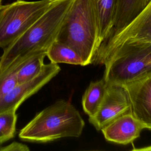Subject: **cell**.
I'll list each match as a JSON object with an SVG mask.
<instances>
[{"label": "cell", "mask_w": 151, "mask_h": 151, "mask_svg": "<svg viewBox=\"0 0 151 151\" xmlns=\"http://www.w3.org/2000/svg\"><path fill=\"white\" fill-rule=\"evenodd\" d=\"M16 110H10L0 113V144L13 138L16 130Z\"/></svg>", "instance_id": "16"}, {"label": "cell", "mask_w": 151, "mask_h": 151, "mask_svg": "<svg viewBox=\"0 0 151 151\" xmlns=\"http://www.w3.org/2000/svg\"><path fill=\"white\" fill-rule=\"evenodd\" d=\"M54 0H17L0 6V48L7 47L21 36Z\"/></svg>", "instance_id": "5"}, {"label": "cell", "mask_w": 151, "mask_h": 151, "mask_svg": "<svg viewBox=\"0 0 151 151\" xmlns=\"http://www.w3.org/2000/svg\"><path fill=\"white\" fill-rule=\"evenodd\" d=\"M93 1L98 25V44L100 48L108 38L112 29L116 0Z\"/></svg>", "instance_id": "12"}, {"label": "cell", "mask_w": 151, "mask_h": 151, "mask_svg": "<svg viewBox=\"0 0 151 151\" xmlns=\"http://www.w3.org/2000/svg\"><path fill=\"white\" fill-rule=\"evenodd\" d=\"M149 1L116 0L113 25L106 41L116 35L126 27L144 9Z\"/></svg>", "instance_id": "11"}, {"label": "cell", "mask_w": 151, "mask_h": 151, "mask_svg": "<svg viewBox=\"0 0 151 151\" xmlns=\"http://www.w3.org/2000/svg\"><path fill=\"white\" fill-rule=\"evenodd\" d=\"M1 1H2V0H0V6H1Z\"/></svg>", "instance_id": "20"}, {"label": "cell", "mask_w": 151, "mask_h": 151, "mask_svg": "<svg viewBox=\"0 0 151 151\" xmlns=\"http://www.w3.org/2000/svg\"><path fill=\"white\" fill-rule=\"evenodd\" d=\"M61 68L58 64H44L41 71L34 78L15 87L0 101V113L17 109L28 97L37 92L56 76Z\"/></svg>", "instance_id": "8"}, {"label": "cell", "mask_w": 151, "mask_h": 151, "mask_svg": "<svg viewBox=\"0 0 151 151\" xmlns=\"http://www.w3.org/2000/svg\"><path fill=\"white\" fill-rule=\"evenodd\" d=\"M103 64L107 84L123 86L151 76V41L123 42L107 54Z\"/></svg>", "instance_id": "4"}, {"label": "cell", "mask_w": 151, "mask_h": 151, "mask_svg": "<svg viewBox=\"0 0 151 151\" xmlns=\"http://www.w3.org/2000/svg\"><path fill=\"white\" fill-rule=\"evenodd\" d=\"M145 127L132 113L114 120L101 130L106 140L117 144L127 145L138 138Z\"/></svg>", "instance_id": "10"}, {"label": "cell", "mask_w": 151, "mask_h": 151, "mask_svg": "<svg viewBox=\"0 0 151 151\" xmlns=\"http://www.w3.org/2000/svg\"><path fill=\"white\" fill-rule=\"evenodd\" d=\"M127 41H151V0L126 27L100 46L93 63L103 64L104 58L114 48Z\"/></svg>", "instance_id": "6"}, {"label": "cell", "mask_w": 151, "mask_h": 151, "mask_svg": "<svg viewBox=\"0 0 151 151\" xmlns=\"http://www.w3.org/2000/svg\"><path fill=\"white\" fill-rule=\"evenodd\" d=\"M128 113H131V107L124 87L119 84H107L97 111L89 117L88 120L97 130H101L116 119Z\"/></svg>", "instance_id": "7"}, {"label": "cell", "mask_w": 151, "mask_h": 151, "mask_svg": "<svg viewBox=\"0 0 151 151\" xmlns=\"http://www.w3.org/2000/svg\"><path fill=\"white\" fill-rule=\"evenodd\" d=\"M17 84L15 69H8L0 73V101Z\"/></svg>", "instance_id": "17"}, {"label": "cell", "mask_w": 151, "mask_h": 151, "mask_svg": "<svg viewBox=\"0 0 151 151\" xmlns=\"http://www.w3.org/2000/svg\"><path fill=\"white\" fill-rule=\"evenodd\" d=\"M46 56L52 63H66L85 66L84 60L73 48L56 40L48 47Z\"/></svg>", "instance_id": "14"}, {"label": "cell", "mask_w": 151, "mask_h": 151, "mask_svg": "<svg viewBox=\"0 0 151 151\" xmlns=\"http://www.w3.org/2000/svg\"><path fill=\"white\" fill-rule=\"evenodd\" d=\"M55 40L73 48L81 57L85 65L93 63L99 48L93 0L73 1Z\"/></svg>", "instance_id": "3"}, {"label": "cell", "mask_w": 151, "mask_h": 151, "mask_svg": "<svg viewBox=\"0 0 151 151\" xmlns=\"http://www.w3.org/2000/svg\"><path fill=\"white\" fill-rule=\"evenodd\" d=\"M84 121L69 101L58 100L38 113L19 132L21 139L46 143L67 137H79Z\"/></svg>", "instance_id": "2"}, {"label": "cell", "mask_w": 151, "mask_h": 151, "mask_svg": "<svg viewBox=\"0 0 151 151\" xmlns=\"http://www.w3.org/2000/svg\"><path fill=\"white\" fill-rule=\"evenodd\" d=\"M123 86L129 98L132 114L145 129L151 130V76Z\"/></svg>", "instance_id": "9"}, {"label": "cell", "mask_w": 151, "mask_h": 151, "mask_svg": "<svg viewBox=\"0 0 151 151\" xmlns=\"http://www.w3.org/2000/svg\"><path fill=\"white\" fill-rule=\"evenodd\" d=\"M107 84L102 78L91 81L82 97V107L88 117L93 116L97 111L105 94Z\"/></svg>", "instance_id": "13"}, {"label": "cell", "mask_w": 151, "mask_h": 151, "mask_svg": "<svg viewBox=\"0 0 151 151\" xmlns=\"http://www.w3.org/2000/svg\"><path fill=\"white\" fill-rule=\"evenodd\" d=\"M29 147L21 143L13 142L7 146L0 147V151H28Z\"/></svg>", "instance_id": "18"}, {"label": "cell", "mask_w": 151, "mask_h": 151, "mask_svg": "<svg viewBox=\"0 0 151 151\" xmlns=\"http://www.w3.org/2000/svg\"><path fill=\"white\" fill-rule=\"evenodd\" d=\"M140 150H151V146H147L146 147H143V148L140 149Z\"/></svg>", "instance_id": "19"}, {"label": "cell", "mask_w": 151, "mask_h": 151, "mask_svg": "<svg viewBox=\"0 0 151 151\" xmlns=\"http://www.w3.org/2000/svg\"><path fill=\"white\" fill-rule=\"evenodd\" d=\"M46 52L42 51L28 58L15 68L18 84L34 78L41 71Z\"/></svg>", "instance_id": "15"}, {"label": "cell", "mask_w": 151, "mask_h": 151, "mask_svg": "<svg viewBox=\"0 0 151 151\" xmlns=\"http://www.w3.org/2000/svg\"><path fill=\"white\" fill-rule=\"evenodd\" d=\"M74 0H54L50 8L21 36L4 49L0 73L15 69L28 58L47 51L55 40L63 21Z\"/></svg>", "instance_id": "1"}]
</instances>
